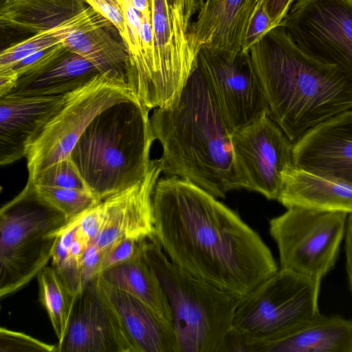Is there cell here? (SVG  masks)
I'll return each mask as SVG.
<instances>
[{
    "label": "cell",
    "instance_id": "1",
    "mask_svg": "<svg viewBox=\"0 0 352 352\" xmlns=\"http://www.w3.org/2000/svg\"><path fill=\"white\" fill-rule=\"evenodd\" d=\"M153 206L155 238L172 263L197 278L246 295L278 271L260 235L190 181L159 179Z\"/></svg>",
    "mask_w": 352,
    "mask_h": 352
},
{
    "label": "cell",
    "instance_id": "2",
    "mask_svg": "<svg viewBox=\"0 0 352 352\" xmlns=\"http://www.w3.org/2000/svg\"><path fill=\"white\" fill-rule=\"evenodd\" d=\"M150 119L164 174L188 179L217 198L241 188L232 135L197 63L179 96L154 109Z\"/></svg>",
    "mask_w": 352,
    "mask_h": 352
},
{
    "label": "cell",
    "instance_id": "3",
    "mask_svg": "<svg viewBox=\"0 0 352 352\" xmlns=\"http://www.w3.org/2000/svg\"><path fill=\"white\" fill-rule=\"evenodd\" d=\"M264 89L270 117L294 144L352 109V79L303 52L278 25L247 52Z\"/></svg>",
    "mask_w": 352,
    "mask_h": 352
},
{
    "label": "cell",
    "instance_id": "4",
    "mask_svg": "<svg viewBox=\"0 0 352 352\" xmlns=\"http://www.w3.org/2000/svg\"><path fill=\"white\" fill-rule=\"evenodd\" d=\"M149 111L138 98L98 113L69 155L87 190L100 201L144 179L155 138Z\"/></svg>",
    "mask_w": 352,
    "mask_h": 352
},
{
    "label": "cell",
    "instance_id": "5",
    "mask_svg": "<svg viewBox=\"0 0 352 352\" xmlns=\"http://www.w3.org/2000/svg\"><path fill=\"white\" fill-rule=\"evenodd\" d=\"M143 256L168 297L180 352H223L236 310L245 295L221 290L168 259L154 235Z\"/></svg>",
    "mask_w": 352,
    "mask_h": 352
},
{
    "label": "cell",
    "instance_id": "6",
    "mask_svg": "<svg viewBox=\"0 0 352 352\" xmlns=\"http://www.w3.org/2000/svg\"><path fill=\"white\" fill-rule=\"evenodd\" d=\"M67 223L65 214L36 186L23 189L0 210V297L28 285L51 260Z\"/></svg>",
    "mask_w": 352,
    "mask_h": 352
},
{
    "label": "cell",
    "instance_id": "7",
    "mask_svg": "<svg viewBox=\"0 0 352 352\" xmlns=\"http://www.w3.org/2000/svg\"><path fill=\"white\" fill-rule=\"evenodd\" d=\"M322 279L280 269L246 294L237 307L226 351L287 333L320 314Z\"/></svg>",
    "mask_w": 352,
    "mask_h": 352
},
{
    "label": "cell",
    "instance_id": "8",
    "mask_svg": "<svg viewBox=\"0 0 352 352\" xmlns=\"http://www.w3.org/2000/svg\"><path fill=\"white\" fill-rule=\"evenodd\" d=\"M137 98L126 82L100 73L65 94L60 109L27 146L28 182L56 162L67 158L91 120L109 106Z\"/></svg>",
    "mask_w": 352,
    "mask_h": 352
},
{
    "label": "cell",
    "instance_id": "9",
    "mask_svg": "<svg viewBox=\"0 0 352 352\" xmlns=\"http://www.w3.org/2000/svg\"><path fill=\"white\" fill-rule=\"evenodd\" d=\"M348 214L292 207L270 219L280 269L322 279L336 265Z\"/></svg>",
    "mask_w": 352,
    "mask_h": 352
},
{
    "label": "cell",
    "instance_id": "10",
    "mask_svg": "<svg viewBox=\"0 0 352 352\" xmlns=\"http://www.w3.org/2000/svg\"><path fill=\"white\" fill-rule=\"evenodd\" d=\"M279 25L306 54L352 79V0H300Z\"/></svg>",
    "mask_w": 352,
    "mask_h": 352
},
{
    "label": "cell",
    "instance_id": "11",
    "mask_svg": "<svg viewBox=\"0 0 352 352\" xmlns=\"http://www.w3.org/2000/svg\"><path fill=\"white\" fill-rule=\"evenodd\" d=\"M197 63L231 135L270 114L264 89L247 52L230 56L201 46Z\"/></svg>",
    "mask_w": 352,
    "mask_h": 352
},
{
    "label": "cell",
    "instance_id": "12",
    "mask_svg": "<svg viewBox=\"0 0 352 352\" xmlns=\"http://www.w3.org/2000/svg\"><path fill=\"white\" fill-rule=\"evenodd\" d=\"M231 138L241 188L277 200L283 175L293 165V143L269 115L235 131Z\"/></svg>",
    "mask_w": 352,
    "mask_h": 352
},
{
    "label": "cell",
    "instance_id": "13",
    "mask_svg": "<svg viewBox=\"0 0 352 352\" xmlns=\"http://www.w3.org/2000/svg\"><path fill=\"white\" fill-rule=\"evenodd\" d=\"M153 35V72L145 106L170 104L180 94L197 63L188 32L172 18L166 0H151Z\"/></svg>",
    "mask_w": 352,
    "mask_h": 352
},
{
    "label": "cell",
    "instance_id": "14",
    "mask_svg": "<svg viewBox=\"0 0 352 352\" xmlns=\"http://www.w3.org/2000/svg\"><path fill=\"white\" fill-rule=\"evenodd\" d=\"M99 275L78 294L56 352H137L116 311L102 292Z\"/></svg>",
    "mask_w": 352,
    "mask_h": 352
},
{
    "label": "cell",
    "instance_id": "15",
    "mask_svg": "<svg viewBox=\"0 0 352 352\" xmlns=\"http://www.w3.org/2000/svg\"><path fill=\"white\" fill-rule=\"evenodd\" d=\"M292 155L294 166L352 186V109L306 133Z\"/></svg>",
    "mask_w": 352,
    "mask_h": 352
},
{
    "label": "cell",
    "instance_id": "16",
    "mask_svg": "<svg viewBox=\"0 0 352 352\" xmlns=\"http://www.w3.org/2000/svg\"><path fill=\"white\" fill-rule=\"evenodd\" d=\"M161 173L158 160H154L144 179L101 201L102 225L95 241L100 248L106 249L122 237L153 235V194Z\"/></svg>",
    "mask_w": 352,
    "mask_h": 352
},
{
    "label": "cell",
    "instance_id": "17",
    "mask_svg": "<svg viewBox=\"0 0 352 352\" xmlns=\"http://www.w3.org/2000/svg\"><path fill=\"white\" fill-rule=\"evenodd\" d=\"M260 0H205L189 31L196 52L201 46L230 56L241 54L245 35Z\"/></svg>",
    "mask_w": 352,
    "mask_h": 352
},
{
    "label": "cell",
    "instance_id": "18",
    "mask_svg": "<svg viewBox=\"0 0 352 352\" xmlns=\"http://www.w3.org/2000/svg\"><path fill=\"white\" fill-rule=\"evenodd\" d=\"M64 95L0 97V164L25 157L27 146L61 107Z\"/></svg>",
    "mask_w": 352,
    "mask_h": 352
},
{
    "label": "cell",
    "instance_id": "19",
    "mask_svg": "<svg viewBox=\"0 0 352 352\" xmlns=\"http://www.w3.org/2000/svg\"><path fill=\"white\" fill-rule=\"evenodd\" d=\"M99 284L119 316L137 352H180L172 322L131 294L105 282Z\"/></svg>",
    "mask_w": 352,
    "mask_h": 352
},
{
    "label": "cell",
    "instance_id": "20",
    "mask_svg": "<svg viewBox=\"0 0 352 352\" xmlns=\"http://www.w3.org/2000/svg\"><path fill=\"white\" fill-rule=\"evenodd\" d=\"M245 351L352 352V319L319 314L280 336L248 345Z\"/></svg>",
    "mask_w": 352,
    "mask_h": 352
},
{
    "label": "cell",
    "instance_id": "21",
    "mask_svg": "<svg viewBox=\"0 0 352 352\" xmlns=\"http://www.w3.org/2000/svg\"><path fill=\"white\" fill-rule=\"evenodd\" d=\"M277 201L287 208L352 214V186L293 164L283 175Z\"/></svg>",
    "mask_w": 352,
    "mask_h": 352
},
{
    "label": "cell",
    "instance_id": "22",
    "mask_svg": "<svg viewBox=\"0 0 352 352\" xmlns=\"http://www.w3.org/2000/svg\"><path fill=\"white\" fill-rule=\"evenodd\" d=\"M117 30L104 16L74 30L63 41L71 52L85 58L101 73L126 82L129 55L122 38H116Z\"/></svg>",
    "mask_w": 352,
    "mask_h": 352
},
{
    "label": "cell",
    "instance_id": "23",
    "mask_svg": "<svg viewBox=\"0 0 352 352\" xmlns=\"http://www.w3.org/2000/svg\"><path fill=\"white\" fill-rule=\"evenodd\" d=\"M89 6L85 0H1L0 28L31 36L61 25Z\"/></svg>",
    "mask_w": 352,
    "mask_h": 352
},
{
    "label": "cell",
    "instance_id": "24",
    "mask_svg": "<svg viewBox=\"0 0 352 352\" xmlns=\"http://www.w3.org/2000/svg\"><path fill=\"white\" fill-rule=\"evenodd\" d=\"M101 73L82 56L68 50L42 69L21 75L8 94L25 96L64 95Z\"/></svg>",
    "mask_w": 352,
    "mask_h": 352
},
{
    "label": "cell",
    "instance_id": "25",
    "mask_svg": "<svg viewBox=\"0 0 352 352\" xmlns=\"http://www.w3.org/2000/svg\"><path fill=\"white\" fill-rule=\"evenodd\" d=\"M143 249L132 258L104 270L100 276L109 285L135 296L173 323L168 297L155 272L145 260Z\"/></svg>",
    "mask_w": 352,
    "mask_h": 352
},
{
    "label": "cell",
    "instance_id": "26",
    "mask_svg": "<svg viewBox=\"0 0 352 352\" xmlns=\"http://www.w3.org/2000/svg\"><path fill=\"white\" fill-rule=\"evenodd\" d=\"M101 16L102 14L89 6L82 12L56 28L34 34L8 46L1 52L0 68L9 67L30 54L62 43L71 31L87 25Z\"/></svg>",
    "mask_w": 352,
    "mask_h": 352
},
{
    "label": "cell",
    "instance_id": "27",
    "mask_svg": "<svg viewBox=\"0 0 352 352\" xmlns=\"http://www.w3.org/2000/svg\"><path fill=\"white\" fill-rule=\"evenodd\" d=\"M36 278L39 301L47 313L58 343H60L67 331L75 298L51 265L44 267Z\"/></svg>",
    "mask_w": 352,
    "mask_h": 352
},
{
    "label": "cell",
    "instance_id": "28",
    "mask_svg": "<svg viewBox=\"0 0 352 352\" xmlns=\"http://www.w3.org/2000/svg\"><path fill=\"white\" fill-rule=\"evenodd\" d=\"M76 226L59 231L60 237L51 258V266L75 298L83 289L80 263L69 251V244L74 236Z\"/></svg>",
    "mask_w": 352,
    "mask_h": 352
},
{
    "label": "cell",
    "instance_id": "29",
    "mask_svg": "<svg viewBox=\"0 0 352 352\" xmlns=\"http://www.w3.org/2000/svg\"><path fill=\"white\" fill-rule=\"evenodd\" d=\"M35 186L45 199L65 214L67 222L101 201L87 190Z\"/></svg>",
    "mask_w": 352,
    "mask_h": 352
},
{
    "label": "cell",
    "instance_id": "30",
    "mask_svg": "<svg viewBox=\"0 0 352 352\" xmlns=\"http://www.w3.org/2000/svg\"><path fill=\"white\" fill-rule=\"evenodd\" d=\"M34 184L87 190L83 180L69 157L56 162L42 171L36 177Z\"/></svg>",
    "mask_w": 352,
    "mask_h": 352
},
{
    "label": "cell",
    "instance_id": "31",
    "mask_svg": "<svg viewBox=\"0 0 352 352\" xmlns=\"http://www.w3.org/2000/svg\"><path fill=\"white\" fill-rule=\"evenodd\" d=\"M0 352H56V344H49L25 333L1 327Z\"/></svg>",
    "mask_w": 352,
    "mask_h": 352
},
{
    "label": "cell",
    "instance_id": "32",
    "mask_svg": "<svg viewBox=\"0 0 352 352\" xmlns=\"http://www.w3.org/2000/svg\"><path fill=\"white\" fill-rule=\"evenodd\" d=\"M68 50L62 42L51 47L30 54L10 66L3 68L12 69L20 77L24 74L42 69Z\"/></svg>",
    "mask_w": 352,
    "mask_h": 352
},
{
    "label": "cell",
    "instance_id": "33",
    "mask_svg": "<svg viewBox=\"0 0 352 352\" xmlns=\"http://www.w3.org/2000/svg\"><path fill=\"white\" fill-rule=\"evenodd\" d=\"M146 239L129 236L115 241L107 248L102 272L134 257L142 250Z\"/></svg>",
    "mask_w": 352,
    "mask_h": 352
},
{
    "label": "cell",
    "instance_id": "34",
    "mask_svg": "<svg viewBox=\"0 0 352 352\" xmlns=\"http://www.w3.org/2000/svg\"><path fill=\"white\" fill-rule=\"evenodd\" d=\"M272 28L271 19L266 10L264 0H260L248 25L241 52L245 54Z\"/></svg>",
    "mask_w": 352,
    "mask_h": 352
},
{
    "label": "cell",
    "instance_id": "35",
    "mask_svg": "<svg viewBox=\"0 0 352 352\" xmlns=\"http://www.w3.org/2000/svg\"><path fill=\"white\" fill-rule=\"evenodd\" d=\"M106 249L100 248L96 243L87 246L80 261V274L83 287L102 272Z\"/></svg>",
    "mask_w": 352,
    "mask_h": 352
},
{
    "label": "cell",
    "instance_id": "36",
    "mask_svg": "<svg viewBox=\"0 0 352 352\" xmlns=\"http://www.w3.org/2000/svg\"><path fill=\"white\" fill-rule=\"evenodd\" d=\"M74 219L78 221L79 232L88 243H95L102 225L101 201L91 206Z\"/></svg>",
    "mask_w": 352,
    "mask_h": 352
},
{
    "label": "cell",
    "instance_id": "37",
    "mask_svg": "<svg viewBox=\"0 0 352 352\" xmlns=\"http://www.w3.org/2000/svg\"><path fill=\"white\" fill-rule=\"evenodd\" d=\"M172 18L185 30L189 31L192 16L199 10L195 0H166Z\"/></svg>",
    "mask_w": 352,
    "mask_h": 352
},
{
    "label": "cell",
    "instance_id": "38",
    "mask_svg": "<svg viewBox=\"0 0 352 352\" xmlns=\"http://www.w3.org/2000/svg\"><path fill=\"white\" fill-rule=\"evenodd\" d=\"M300 0H264L272 28L278 26L292 5Z\"/></svg>",
    "mask_w": 352,
    "mask_h": 352
},
{
    "label": "cell",
    "instance_id": "39",
    "mask_svg": "<svg viewBox=\"0 0 352 352\" xmlns=\"http://www.w3.org/2000/svg\"><path fill=\"white\" fill-rule=\"evenodd\" d=\"M346 272L349 288L352 292V214H349L344 234Z\"/></svg>",
    "mask_w": 352,
    "mask_h": 352
},
{
    "label": "cell",
    "instance_id": "40",
    "mask_svg": "<svg viewBox=\"0 0 352 352\" xmlns=\"http://www.w3.org/2000/svg\"><path fill=\"white\" fill-rule=\"evenodd\" d=\"M18 74L10 68H0V97L8 95L16 86Z\"/></svg>",
    "mask_w": 352,
    "mask_h": 352
},
{
    "label": "cell",
    "instance_id": "41",
    "mask_svg": "<svg viewBox=\"0 0 352 352\" xmlns=\"http://www.w3.org/2000/svg\"><path fill=\"white\" fill-rule=\"evenodd\" d=\"M87 4L96 10L104 4H111L124 8L125 0H85Z\"/></svg>",
    "mask_w": 352,
    "mask_h": 352
},
{
    "label": "cell",
    "instance_id": "42",
    "mask_svg": "<svg viewBox=\"0 0 352 352\" xmlns=\"http://www.w3.org/2000/svg\"><path fill=\"white\" fill-rule=\"evenodd\" d=\"M132 6L141 14L151 10L150 0H129Z\"/></svg>",
    "mask_w": 352,
    "mask_h": 352
},
{
    "label": "cell",
    "instance_id": "43",
    "mask_svg": "<svg viewBox=\"0 0 352 352\" xmlns=\"http://www.w3.org/2000/svg\"><path fill=\"white\" fill-rule=\"evenodd\" d=\"M197 3V4L199 6V7L203 4V3L204 2L205 0H195Z\"/></svg>",
    "mask_w": 352,
    "mask_h": 352
},
{
    "label": "cell",
    "instance_id": "44",
    "mask_svg": "<svg viewBox=\"0 0 352 352\" xmlns=\"http://www.w3.org/2000/svg\"><path fill=\"white\" fill-rule=\"evenodd\" d=\"M150 1H151V0H150Z\"/></svg>",
    "mask_w": 352,
    "mask_h": 352
}]
</instances>
